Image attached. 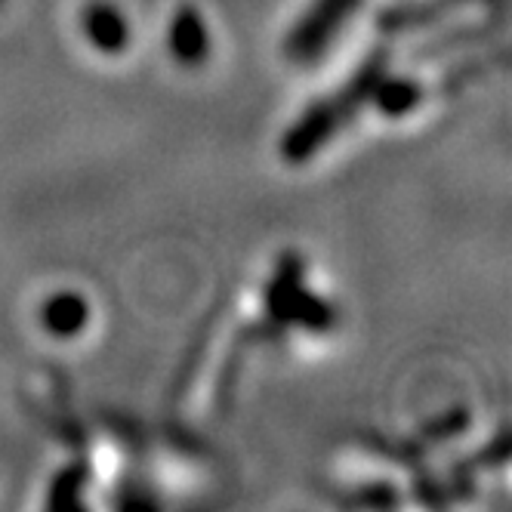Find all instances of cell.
Masks as SVG:
<instances>
[{
    "label": "cell",
    "mask_w": 512,
    "mask_h": 512,
    "mask_svg": "<svg viewBox=\"0 0 512 512\" xmlns=\"http://www.w3.org/2000/svg\"><path fill=\"white\" fill-rule=\"evenodd\" d=\"M352 4H355V0H321L318 7H312V13L306 16V22L294 34V50L300 56H315L324 47L327 34H331L346 19Z\"/></svg>",
    "instance_id": "6da1fadb"
},
{
    "label": "cell",
    "mask_w": 512,
    "mask_h": 512,
    "mask_svg": "<svg viewBox=\"0 0 512 512\" xmlns=\"http://www.w3.org/2000/svg\"><path fill=\"white\" fill-rule=\"evenodd\" d=\"M84 28H87V38H90L96 47L108 50V53L121 50L124 41H127L124 19H121V13H115L112 7H102V4L90 7V10L84 13Z\"/></svg>",
    "instance_id": "7a4b0ae2"
},
{
    "label": "cell",
    "mask_w": 512,
    "mask_h": 512,
    "mask_svg": "<svg viewBox=\"0 0 512 512\" xmlns=\"http://www.w3.org/2000/svg\"><path fill=\"white\" fill-rule=\"evenodd\" d=\"M84 321H87V306H84L81 297H71V294L56 297L44 309V324L50 327L53 334H62V337L78 334L84 327Z\"/></svg>",
    "instance_id": "3957f363"
},
{
    "label": "cell",
    "mask_w": 512,
    "mask_h": 512,
    "mask_svg": "<svg viewBox=\"0 0 512 512\" xmlns=\"http://www.w3.org/2000/svg\"><path fill=\"white\" fill-rule=\"evenodd\" d=\"M173 50L182 56V59H201L204 50H207V38H204V28L198 22L195 13H179L176 16V25H173Z\"/></svg>",
    "instance_id": "277c9868"
}]
</instances>
